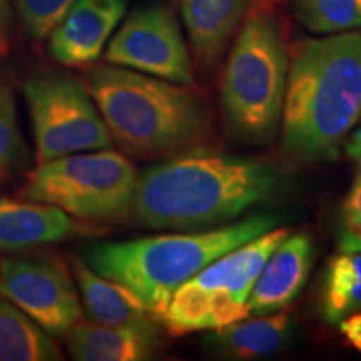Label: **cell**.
Listing matches in <instances>:
<instances>
[{
    "label": "cell",
    "mask_w": 361,
    "mask_h": 361,
    "mask_svg": "<svg viewBox=\"0 0 361 361\" xmlns=\"http://www.w3.org/2000/svg\"><path fill=\"white\" fill-rule=\"evenodd\" d=\"M269 162L188 151L139 174L130 218L149 229H204L224 224L281 191Z\"/></svg>",
    "instance_id": "1"
},
{
    "label": "cell",
    "mask_w": 361,
    "mask_h": 361,
    "mask_svg": "<svg viewBox=\"0 0 361 361\" xmlns=\"http://www.w3.org/2000/svg\"><path fill=\"white\" fill-rule=\"evenodd\" d=\"M361 119V30L290 49L281 149L303 162L335 159Z\"/></svg>",
    "instance_id": "2"
},
{
    "label": "cell",
    "mask_w": 361,
    "mask_h": 361,
    "mask_svg": "<svg viewBox=\"0 0 361 361\" xmlns=\"http://www.w3.org/2000/svg\"><path fill=\"white\" fill-rule=\"evenodd\" d=\"M84 84L112 142L129 156L180 154L201 147L213 133L204 99L188 85L112 64L89 69Z\"/></svg>",
    "instance_id": "3"
},
{
    "label": "cell",
    "mask_w": 361,
    "mask_h": 361,
    "mask_svg": "<svg viewBox=\"0 0 361 361\" xmlns=\"http://www.w3.org/2000/svg\"><path fill=\"white\" fill-rule=\"evenodd\" d=\"M279 219L274 213H258L206 231L94 243L80 258L133 293L159 323L179 286L226 252L276 228Z\"/></svg>",
    "instance_id": "4"
},
{
    "label": "cell",
    "mask_w": 361,
    "mask_h": 361,
    "mask_svg": "<svg viewBox=\"0 0 361 361\" xmlns=\"http://www.w3.org/2000/svg\"><path fill=\"white\" fill-rule=\"evenodd\" d=\"M281 2L252 0L221 78L224 128L247 146L274 142L281 129L291 49Z\"/></svg>",
    "instance_id": "5"
},
{
    "label": "cell",
    "mask_w": 361,
    "mask_h": 361,
    "mask_svg": "<svg viewBox=\"0 0 361 361\" xmlns=\"http://www.w3.org/2000/svg\"><path fill=\"white\" fill-rule=\"evenodd\" d=\"M139 173L133 161L111 151L56 157L27 174L19 197L56 206L84 223L130 218Z\"/></svg>",
    "instance_id": "6"
},
{
    "label": "cell",
    "mask_w": 361,
    "mask_h": 361,
    "mask_svg": "<svg viewBox=\"0 0 361 361\" xmlns=\"http://www.w3.org/2000/svg\"><path fill=\"white\" fill-rule=\"evenodd\" d=\"M290 233L273 228L207 264L174 291L159 323L169 335L183 336L250 318V296L259 271Z\"/></svg>",
    "instance_id": "7"
},
{
    "label": "cell",
    "mask_w": 361,
    "mask_h": 361,
    "mask_svg": "<svg viewBox=\"0 0 361 361\" xmlns=\"http://www.w3.org/2000/svg\"><path fill=\"white\" fill-rule=\"evenodd\" d=\"M22 89L32 123L37 164L114 146L96 102L80 79L66 72L44 71L27 79Z\"/></svg>",
    "instance_id": "8"
},
{
    "label": "cell",
    "mask_w": 361,
    "mask_h": 361,
    "mask_svg": "<svg viewBox=\"0 0 361 361\" xmlns=\"http://www.w3.org/2000/svg\"><path fill=\"white\" fill-rule=\"evenodd\" d=\"M0 295L56 340L84 318L71 264L45 246L0 256Z\"/></svg>",
    "instance_id": "9"
},
{
    "label": "cell",
    "mask_w": 361,
    "mask_h": 361,
    "mask_svg": "<svg viewBox=\"0 0 361 361\" xmlns=\"http://www.w3.org/2000/svg\"><path fill=\"white\" fill-rule=\"evenodd\" d=\"M104 59L179 85L194 82L191 54L174 12L164 6L135 8L107 45Z\"/></svg>",
    "instance_id": "10"
},
{
    "label": "cell",
    "mask_w": 361,
    "mask_h": 361,
    "mask_svg": "<svg viewBox=\"0 0 361 361\" xmlns=\"http://www.w3.org/2000/svg\"><path fill=\"white\" fill-rule=\"evenodd\" d=\"M126 11L128 0H75L49 34V56L66 67L92 66Z\"/></svg>",
    "instance_id": "11"
},
{
    "label": "cell",
    "mask_w": 361,
    "mask_h": 361,
    "mask_svg": "<svg viewBox=\"0 0 361 361\" xmlns=\"http://www.w3.org/2000/svg\"><path fill=\"white\" fill-rule=\"evenodd\" d=\"M102 233L106 229L72 218L56 206L24 197H0V251L34 250Z\"/></svg>",
    "instance_id": "12"
},
{
    "label": "cell",
    "mask_w": 361,
    "mask_h": 361,
    "mask_svg": "<svg viewBox=\"0 0 361 361\" xmlns=\"http://www.w3.org/2000/svg\"><path fill=\"white\" fill-rule=\"evenodd\" d=\"M313 264L308 234H288L261 268L250 296V316L276 313L290 306L303 290Z\"/></svg>",
    "instance_id": "13"
},
{
    "label": "cell",
    "mask_w": 361,
    "mask_h": 361,
    "mask_svg": "<svg viewBox=\"0 0 361 361\" xmlns=\"http://www.w3.org/2000/svg\"><path fill=\"white\" fill-rule=\"evenodd\" d=\"M252 0H180L194 61L211 74L223 59Z\"/></svg>",
    "instance_id": "14"
},
{
    "label": "cell",
    "mask_w": 361,
    "mask_h": 361,
    "mask_svg": "<svg viewBox=\"0 0 361 361\" xmlns=\"http://www.w3.org/2000/svg\"><path fill=\"white\" fill-rule=\"evenodd\" d=\"M69 264L89 319L107 326L157 328L154 316L124 286L97 274L80 256H71Z\"/></svg>",
    "instance_id": "15"
},
{
    "label": "cell",
    "mask_w": 361,
    "mask_h": 361,
    "mask_svg": "<svg viewBox=\"0 0 361 361\" xmlns=\"http://www.w3.org/2000/svg\"><path fill=\"white\" fill-rule=\"evenodd\" d=\"M67 351L78 361H144L159 350V329L80 322L67 333Z\"/></svg>",
    "instance_id": "16"
},
{
    "label": "cell",
    "mask_w": 361,
    "mask_h": 361,
    "mask_svg": "<svg viewBox=\"0 0 361 361\" xmlns=\"http://www.w3.org/2000/svg\"><path fill=\"white\" fill-rule=\"evenodd\" d=\"M293 333L288 313L258 314L251 319L213 329L207 341L218 353L236 360H258L276 355L290 341Z\"/></svg>",
    "instance_id": "17"
},
{
    "label": "cell",
    "mask_w": 361,
    "mask_h": 361,
    "mask_svg": "<svg viewBox=\"0 0 361 361\" xmlns=\"http://www.w3.org/2000/svg\"><path fill=\"white\" fill-rule=\"evenodd\" d=\"M62 351L42 326L0 295V361H59Z\"/></svg>",
    "instance_id": "18"
},
{
    "label": "cell",
    "mask_w": 361,
    "mask_h": 361,
    "mask_svg": "<svg viewBox=\"0 0 361 361\" xmlns=\"http://www.w3.org/2000/svg\"><path fill=\"white\" fill-rule=\"evenodd\" d=\"M361 310V251H341L329 259L322 288V311L328 323Z\"/></svg>",
    "instance_id": "19"
},
{
    "label": "cell",
    "mask_w": 361,
    "mask_h": 361,
    "mask_svg": "<svg viewBox=\"0 0 361 361\" xmlns=\"http://www.w3.org/2000/svg\"><path fill=\"white\" fill-rule=\"evenodd\" d=\"M30 152L22 134L17 97L6 75L0 72V180H8L29 168Z\"/></svg>",
    "instance_id": "20"
},
{
    "label": "cell",
    "mask_w": 361,
    "mask_h": 361,
    "mask_svg": "<svg viewBox=\"0 0 361 361\" xmlns=\"http://www.w3.org/2000/svg\"><path fill=\"white\" fill-rule=\"evenodd\" d=\"M293 13L314 34L361 29V0H291Z\"/></svg>",
    "instance_id": "21"
},
{
    "label": "cell",
    "mask_w": 361,
    "mask_h": 361,
    "mask_svg": "<svg viewBox=\"0 0 361 361\" xmlns=\"http://www.w3.org/2000/svg\"><path fill=\"white\" fill-rule=\"evenodd\" d=\"M27 37L40 42L49 37L75 0H12Z\"/></svg>",
    "instance_id": "22"
},
{
    "label": "cell",
    "mask_w": 361,
    "mask_h": 361,
    "mask_svg": "<svg viewBox=\"0 0 361 361\" xmlns=\"http://www.w3.org/2000/svg\"><path fill=\"white\" fill-rule=\"evenodd\" d=\"M338 245L341 251H361V173L343 201Z\"/></svg>",
    "instance_id": "23"
},
{
    "label": "cell",
    "mask_w": 361,
    "mask_h": 361,
    "mask_svg": "<svg viewBox=\"0 0 361 361\" xmlns=\"http://www.w3.org/2000/svg\"><path fill=\"white\" fill-rule=\"evenodd\" d=\"M340 331L345 336V340L348 341L351 348L361 353V313H351L346 318H343L340 323Z\"/></svg>",
    "instance_id": "24"
},
{
    "label": "cell",
    "mask_w": 361,
    "mask_h": 361,
    "mask_svg": "<svg viewBox=\"0 0 361 361\" xmlns=\"http://www.w3.org/2000/svg\"><path fill=\"white\" fill-rule=\"evenodd\" d=\"M345 149L346 154L361 166V126L350 135L348 141L345 142Z\"/></svg>",
    "instance_id": "25"
},
{
    "label": "cell",
    "mask_w": 361,
    "mask_h": 361,
    "mask_svg": "<svg viewBox=\"0 0 361 361\" xmlns=\"http://www.w3.org/2000/svg\"><path fill=\"white\" fill-rule=\"evenodd\" d=\"M13 13H12V4L11 0H0V29L4 32H8L12 27Z\"/></svg>",
    "instance_id": "26"
},
{
    "label": "cell",
    "mask_w": 361,
    "mask_h": 361,
    "mask_svg": "<svg viewBox=\"0 0 361 361\" xmlns=\"http://www.w3.org/2000/svg\"><path fill=\"white\" fill-rule=\"evenodd\" d=\"M8 51V40H7V34L0 29V56L7 54Z\"/></svg>",
    "instance_id": "27"
},
{
    "label": "cell",
    "mask_w": 361,
    "mask_h": 361,
    "mask_svg": "<svg viewBox=\"0 0 361 361\" xmlns=\"http://www.w3.org/2000/svg\"><path fill=\"white\" fill-rule=\"evenodd\" d=\"M0 256H2V255H0Z\"/></svg>",
    "instance_id": "28"
}]
</instances>
